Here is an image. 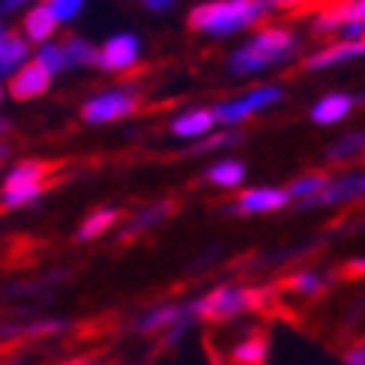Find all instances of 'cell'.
I'll return each instance as SVG.
<instances>
[{
	"label": "cell",
	"mask_w": 365,
	"mask_h": 365,
	"mask_svg": "<svg viewBox=\"0 0 365 365\" xmlns=\"http://www.w3.org/2000/svg\"><path fill=\"white\" fill-rule=\"evenodd\" d=\"M365 197V174H344V177H336L327 186L317 192L312 201L299 204V210H312V207H329V204H344V201H359Z\"/></svg>",
	"instance_id": "cell-8"
},
{
	"label": "cell",
	"mask_w": 365,
	"mask_h": 365,
	"mask_svg": "<svg viewBox=\"0 0 365 365\" xmlns=\"http://www.w3.org/2000/svg\"><path fill=\"white\" fill-rule=\"evenodd\" d=\"M171 212H174V201H159V204H153V207L141 210L138 216H135V219L123 227V234H120V242H132V240H138L141 234L153 231V227H159L165 219L171 216Z\"/></svg>",
	"instance_id": "cell-13"
},
{
	"label": "cell",
	"mask_w": 365,
	"mask_h": 365,
	"mask_svg": "<svg viewBox=\"0 0 365 365\" xmlns=\"http://www.w3.org/2000/svg\"><path fill=\"white\" fill-rule=\"evenodd\" d=\"M174 4H177V0H144V6L153 9V12H168Z\"/></svg>",
	"instance_id": "cell-30"
},
{
	"label": "cell",
	"mask_w": 365,
	"mask_h": 365,
	"mask_svg": "<svg viewBox=\"0 0 365 365\" xmlns=\"http://www.w3.org/2000/svg\"><path fill=\"white\" fill-rule=\"evenodd\" d=\"M327 182H329L327 174H306V177H299L291 189H287V195H291V197H299V201L306 204V201H312V197L327 186Z\"/></svg>",
	"instance_id": "cell-24"
},
{
	"label": "cell",
	"mask_w": 365,
	"mask_h": 365,
	"mask_svg": "<svg viewBox=\"0 0 365 365\" xmlns=\"http://www.w3.org/2000/svg\"><path fill=\"white\" fill-rule=\"evenodd\" d=\"M242 177H246V165L237 162V159L216 162V165H212V168L207 171V180L212 182V186H225V189H234V186H240Z\"/></svg>",
	"instance_id": "cell-20"
},
{
	"label": "cell",
	"mask_w": 365,
	"mask_h": 365,
	"mask_svg": "<svg viewBox=\"0 0 365 365\" xmlns=\"http://www.w3.org/2000/svg\"><path fill=\"white\" fill-rule=\"evenodd\" d=\"M0 34H4V27H0Z\"/></svg>",
	"instance_id": "cell-36"
},
{
	"label": "cell",
	"mask_w": 365,
	"mask_h": 365,
	"mask_svg": "<svg viewBox=\"0 0 365 365\" xmlns=\"http://www.w3.org/2000/svg\"><path fill=\"white\" fill-rule=\"evenodd\" d=\"M51 12L57 15V21H72L75 15L81 12V6H84V0H51Z\"/></svg>",
	"instance_id": "cell-27"
},
{
	"label": "cell",
	"mask_w": 365,
	"mask_h": 365,
	"mask_svg": "<svg viewBox=\"0 0 365 365\" xmlns=\"http://www.w3.org/2000/svg\"><path fill=\"white\" fill-rule=\"evenodd\" d=\"M291 204V195L284 189H249L237 197L234 212H272Z\"/></svg>",
	"instance_id": "cell-10"
},
{
	"label": "cell",
	"mask_w": 365,
	"mask_h": 365,
	"mask_svg": "<svg viewBox=\"0 0 365 365\" xmlns=\"http://www.w3.org/2000/svg\"><path fill=\"white\" fill-rule=\"evenodd\" d=\"M329 279L321 276V272H294V276L284 279V287L294 294H302V297H317L327 291Z\"/></svg>",
	"instance_id": "cell-22"
},
{
	"label": "cell",
	"mask_w": 365,
	"mask_h": 365,
	"mask_svg": "<svg viewBox=\"0 0 365 365\" xmlns=\"http://www.w3.org/2000/svg\"><path fill=\"white\" fill-rule=\"evenodd\" d=\"M356 57H365V39L359 42H339V45H329V48L317 51L306 60V69L317 72V69H329V66H339V63H347V60H356Z\"/></svg>",
	"instance_id": "cell-12"
},
{
	"label": "cell",
	"mask_w": 365,
	"mask_h": 365,
	"mask_svg": "<svg viewBox=\"0 0 365 365\" xmlns=\"http://www.w3.org/2000/svg\"><path fill=\"white\" fill-rule=\"evenodd\" d=\"M24 0H4V12H9V9H15V6H21Z\"/></svg>",
	"instance_id": "cell-31"
},
{
	"label": "cell",
	"mask_w": 365,
	"mask_h": 365,
	"mask_svg": "<svg viewBox=\"0 0 365 365\" xmlns=\"http://www.w3.org/2000/svg\"><path fill=\"white\" fill-rule=\"evenodd\" d=\"M327 159L336 162V165L365 159V132H351V135H344V138H339L336 144L329 147Z\"/></svg>",
	"instance_id": "cell-19"
},
{
	"label": "cell",
	"mask_w": 365,
	"mask_h": 365,
	"mask_svg": "<svg viewBox=\"0 0 365 365\" xmlns=\"http://www.w3.org/2000/svg\"><path fill=\"white\" fill-rule=\"evenodd\" d=\"M6 132H9V120H0V138H4Z\"/></svg>",
	"instance_id": "cell-32"
},
{
	"label": "cell",
	"mask_w": 365,
	"mask_h": 365,
	"mask_svg": "<svg viewBox=\"0 0 365 365\" xmlns=\"http://www.w3.org/2000/svg\"><path fill=\"white\" fill-rule=\"evenodd\" d=\"M36 60H39V63L48 69L51 75H57V72L66 69V57H63V48H60V45H48V42H45L42 48H39V54H36Z\"/></svg>",
	"instance_id": "cell-25"
},
{
	"label": "cell",
	"mask_w": 365,
	"mask_h": 365,
	"mask_svg": "<svg viewBox=\"0 0 365 365\" xmlns=\"http://www.w3.org/2000/svg\"><path fill=\"white\" fill-rule=\"evenodd\" d=\"M60 48H63L66 66H93L96 63V54H99V48H93V45L78 39V36H69L63 45H60Z\"/></svg>",
	"instance_id": "cell-23"
},
{
	"label": "cell",
	"mask_w": 365,
	"mask_h": 365,
	"mask_svg": "<svg viewBox=\"0 0 365 365\" xmlns=\"http://www.w3.org/2000/svg\"><path fill=\"white\" fill-rule=\"evenodd\" d=\"M27 39L21 34H15V30H4L0 34V75L6 72H15L24 60H27Z\"/></svg>",
	"instance_id": "cell-17"
},
{
	"label": "cell",
	"mask_w": 365,
	"mask_h": 365,
	"mask_svg": "<svg viewBox=\"0 0 365 365\" xmlns=\"http://www.w3.org/2000/svg\"><path fill=\"white\" fill-rule=\"evenodd\" d=\"M297 51V39L284 27H267L261 30L249 45H242L231 54V72L234 75H257L276 63H284Z\"/></svg>",
	"instance_id": "cell-2"
},
{
	"label": "cell",
	"mask_w": 365,
	"mask_h": 365,
	"mask_svg": "<svg viewBox=\"0 0 365 365\" xmlns=\"http://www.w3.org/2000/svg\"><path fill=\"white\" fill-rule=\"evenodd\" d=\"M48 87H51V72L45 69L39 60H30V63H24L19 72L12 75V81H9V96H12L15 102H30V99L42 96Z\"/></svg>",
	"instance_id": "cell-9"
},
{
	"label": "cell",
	"mask_w": 365,
	"mask_h": 365,
	"mask_svg": "<svg viewBox=\"0 0 365 365\" xmlns=\"http://www.w3.org/2000/svg\"><path fill=\"white\" fill-rule=\"evenodd\" d=\"M356 102L359 99L351 96V93H329L312 108V120L321 123V126H332V123H339V120H344L347 114H351L356 108Z\"/></svg>",
	"instance_id": "cell-14"
},
{
	"label": "cell",
	"mask_w": 365,
	"mask_h": 365,
	"mask_svg": "<svg viewBox=\"0 0 365 365\" xmlns=\"http://www.w3.org/2000/svg\"><path fill=\"white\" fill-rule=\"evenodd\" d=\"M45 4H51V0H45Z\"/></svg>",
	"instance_id": "cell-35"
},
{
	"label": "cell",
	"mask_w": 365,
	"mask_h": 365,
	"mask_svg": "<svg viewBox=\"0 0 365 365\" xmlns=\"http://www.w3.org/2000/svg\"><path fill=\"white\" fill-rule=\"evenodd\" d=\"M234 365H267V336L264 332H249L246 339H240L231 351Z\"/></svg>",
	"instance_id": "cell-18"
},
{
	"label": "cell",
	"mask_w": 365,
	"mask_h": 365,
	"mask_svg": "<svg viewBox=\"0 0 365 365\" xmlns=\"http://www.w3.org/2000/svg\"><path fill=\"white\" fill-rule=\"evenodd\" d=\"M54 30H57V15L51 12L48 4H39L24 15V36L30 42H48Z\"/></svg>",
	"instance_id": "cell-15"
},
{
	"label": "cell",
	"mask_w": 365,
	"mask_h": 365,
	"mask_svg": "<svg viewBox=\"0 0 365 365\" xmlns=\"http://www.w3.org/2000/svg\"><path fill=\"white\" fill-rule=\"evenodd\" d=\"M212 126H216V117H212V111L195 108V111L180 114L171 123V132L180 135V138H204V135L212 132Z\"/></svg>",
	"instance_id": "cell-16"
},
{
	"label": "cell",
	"mask_w": 365,
	"mask_h": 365,
	"mask_svg": "<svg viewBox=\"0 0 365 365\" xmlns=\"http://www.w3.org/2000/svg\"><path fill=\"white\" fill-rule=\"evenodd\" d=\"M269 9V0H210L189 12V27L210 36H231L257 24Z\"/></svg>",
	"instance_id": "cell-1"
},
{
	"label": "cell",
	"mask_w": 365,
	"mask_h": 365,
	"mask_svg": "<svg viewBox=\"0 0 365 365\" xmlns=\"http://www.w3.org/2000/svg\"><path fill=\"white\" fill-rule=\"evenodd\" d=\"M0 365H9V362H0Z\"/></svg>",
	"instance_id": "cell-34"
},
{
	"label": "cell",
	"mask_w": 365,
	"mask_h": 365,
	"mask_svg": "<svg viewBox=\"0 0 365 365\" xmlns=\"http://www.w3.org/2000/svg\"><path fill=\"white\" fill-rule=\"evenodd\" d=\"M231 144H240V135H237V132H222V135H212V138H207V141H201L197 147H192L189 153H207V150L231 147Z\"/></svg>",
	"instance_id": "cell-26"
},
{
	"label": "cell",
	"mask_w": 365,
	"mask_h": 365,
	"mask_svg": "<svg viewBox=\"0 0 365 365\" xmlns=\"http://www.w3.org/2000/svg\"><path fill=\"white\" fill-rule=\"evenodd\" d=\"M186 317H195L192 314V306H159L153 312H147L135 329L141 332V336H156V332H168L174 324L186 321Z\"/></svg>",
	"instance_id": "cell-11"
},
{
	"label": "cell",
	"mask_w": 365,
	"mask_h": 365,
	"mask_svg": "<svg viewBox=\"0 0 365 365\" xmlns=\"http://www.w3.org/2000/svg\"><path fill=\"white\" fill-rule=\"evenodd\" d=\"M272 9H306L314 4H324V0H269Z\"/></svg>",
	"instance_id": "cell-28"
},
{
	"label": "cell",
	"mask_w": 365,
	"mask_h": 365,
	"mask_svg": "<svg viewBox=\"0 0 365 365\" xmlns=\"http://www.w3.org/2000/svg\"><path fill=\"white\" fill-rule=\"evenodd\" d=\"M269 291H261V287H240V284H225L210 291L207 297L189 302L195 321H210V324H222L231 321V317L242 314V312H257L267 306Z\"/></svg>",
	"instance_id": "cell-3"
},
{
	"label": "cell",
	"mask_w": 365,
	"mask_h": 365,
	"mask_svg": "<svg viewBox=\"0 0 365 365\" xmlns=\"http://www.w3.org/2000/svg\"><path fill=\"white\" fill-rule=\"evenodd\" d=\"M344 362H347V365H365V341L356 344V347H351V351H347V356H344Z\"/></svg>",
	"instance_id": "cell-29"
},
{
	"label": "cell",
	"mask_w": 365,
	"mask_h": 365,
	"mask_svg": "<svg viewBox=\"0 0 365 365\" xmlns=\"http://www.w3.org/2000/svg\"><path fill=\"white\" fill-rule=\"evenodd\" d=\"M282 99H284L282 87H255V90H249L246 96L216 105V108H212V117H216V123L237 126V123H242V120H249L252 114L264 111V108H269V105H276Z\"/></svg>",
	"instance_id": "cell-5"
},
{
	"label": "cell",
	"mask_w": 365,
	"mask_h": 365,
	"mask_svg": "<svg viewBox=\"0 0 365 365\" xmlns=\"http://www.w3.org/2000/svg\"><path fill=\"white\" fill-rule=\"evenodd\" d=\"M51 168L54 165H48V162H21L19 168H12L6 182H4V192H0L4 204L6 207H19V204L34 201V197L42 195L45 186H48Z\"/></svg>",
	"instance_id": "cell-4"
},
{
	"label": "cell",
	"mask_w": 365,
	"mask_h": 365,
	"mask_svg": "<svg viewBox=\"0 0 365 365\" xmlns=\"http://www.w3.org/2000/svg\"><path fill=\"white\" fill-rule=\"evenodd\" d=\"M117 219H120V210H114V207H108V210H96L93 216H87L84 219V225L78 227V240H96V237H102L105 231H111V227L117 225Z\"/></svg>",
	"instance_id": "cell-21"
},
{
	"label": "cell",
	"mask_w": 365,
	"mask_h": 365,
	"mask_svg": "<svg viewBox=\"0 0 365 365\" xmlns=\"http://www.w3.org/2000/svg\"><path fill=\"white\" fill-rule=\"evenodd\" d=\"M135 108H138V96L132 90H108V93H99L90 102H84L81 117L84 123L102 126V123H114V120L129 117Z\"/></svg>",
	"instance_id": "cell-6"
},
{
	"label": "cell",
	"mask_w": 365,
	"mask_h": 365,
	"mask_svg": "<svg viewBox=\"0 0 365 365\" xmlns=\"http://www.w3.org/2000/svg\"><path fill=\"white\" fill-rule=\"evenodd\" d=\"M0 99H4V90H0Z\"/></svg>",
	"instance_id": "cell-33"
},
{
	"label": "cell",
	"mask_w": 365,
	"mask_h": 365,
	"mask_svg": "<svg viewBox=\"0 0 365 365\" xmlns=\"http://www.w3.org/2000/svg\"><path fill=\"white\" fill-rule=\"evenodd\" d=\"M138 54H141V42L138 36L132 34H117L99 48L96 54V66L105 72H123L129 66L138 63Z\"/></svg>",
	"instance_id": "cell-7"
}]
</instances>
